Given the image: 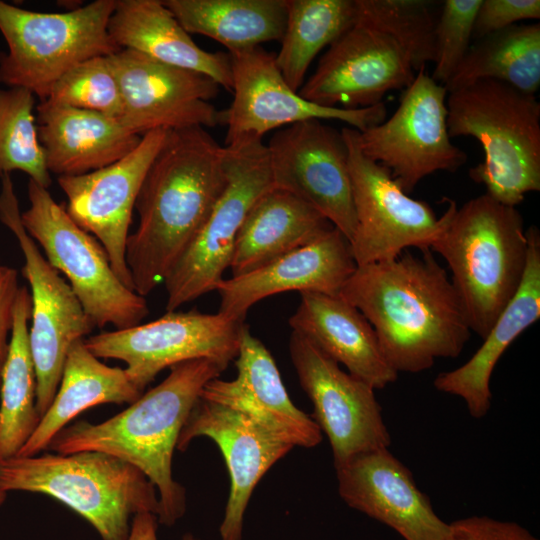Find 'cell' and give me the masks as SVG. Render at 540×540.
Returning a JSON list of instances; mask_svg holds the SVG:
<instances>
[{"label": "cell", "mask_w": 540, "mask_h": 540, "mask_svg": "<svg viewBox=\"0 0 540 540\" xmlns=\"http://www.w3.org/2000/svg\"><path fill=\"white\" fill-rule=\"evenodd\" d=\"M357 266L340 295L368 320L387 362L399 374L419 373L438 358H456L469 328L446 271L431 250Z\"/></svg>", "instance_id": "cell-1"}, {"label": "cell", "mask_w": 540, "mask_h": 540, "mask_svg": "<svg viewBox=\"0 0 540 540\" xmlns=\"http://www.w3.org/2000/svg\"><path fill=\"white\" fill-rule=\"evenodd\" d=\"M116 0H96L74 10L36 12L0 1V83L45 100L52 85L79 63L120 49L108 33Z\"/></svg>", "instance_id": "cell-7"}, {"label": "cell", "mask_w": 540, "mask_h": 540, "mask_svg": "<svg viewBox=\"0 0 540 540\" xmlns=\"http://www.w3.org/2000/svg\"><path fill=\"white\" fill-rule=\"evenodd\" d=\"M43 101L119 119L122 98L110 56L93 57L70 69L52 85Z\"/></svg>", "instance_id": "cell-36"}, {"label": "cell", "mask_w": 540, "mask_h": 540, "mask_svg": "<svg viewBox=\"0 0 540 540\" xmlns=\"http://www.w3.org/2000/svg\"><path fill=\"white\" fill-rule=\"evenodd\" d=\"M0 221L14 234L25 260L23 274L32 302L29 345L36 374V408L42 417L57 392L70 347L95 326L70 285L26 232L10 174L1 177Z\"/></svg>", "instance_id": "cell-10"}, {"label": "cell", "mask_w": 540, "mask_h": 540, "mask_svg": "<svg viewBox=\"0 0 540 540\" xmlns=\"http://www.w3.org/2000/svg\"><path fill=\"white\" fill-rule=\"evenodd\" d=\"M266 147L273 186L311 205L350 242L356 215L341 131L321 120L297 122L276 131Z\"/></svg>", "instance_id": "cell-15"}, {"label": "cell", "mask_w": 540, "mask_h": 540, "mask_svg": "<svg viewBox=\"0 0 540 540\" xmlns=\"http://www.w3.org/2000/svg\"><path fill=\"white\" fill-rule=\"evenodd\" d=\"M167 134L166 130L147 132L132 152L113 164L86 174L57 178L67 198L69 216L102 244L115 274L132 290L126 263L132 213L146 173Z\"/></svg>", "instance_id": "cell-19"}, {"label": "cell", "mask_w": 540, "mask_h": 540, "mask_svg": "<svg viewBox=\"0 0 540 540\" xmlns=\"http://www.w3.org/2000/svg\"><path fill=\"white\" fill-rule=\"evenodd\" d=\"M447 95L444 85L419 70L395 112L358 132L362 153L386 167L406 193L426 176L455 172L467 161V154L450 140Z\"/></svg>", "instance_id": "cell-13"}, {"label": "cell", "mask_w": 540, "mask_h": 540, "mask_svg": "<svg viewBox=\"0 0 540 540\" xmlns=\"http://www.w3.org/2000/svg\"><path fill=\"white\" fill-rule=\"evenodd\" d=\"M28 199L29 208L21 213L26 232L42 247L49 264L65 275L94 326L125 329L140 324L149 313L146 299L121 282L102 244L31 179Z\"/></svg>", "instance_id": "cell-8"}, {"label": "cell", "mask_w": 540, "mask_h": 540, "mask_svg": "<svg viewBox=\"0 0 540 540\" xmlns=\"http://www.w3.org/2000/svg\"><path fill=\"white\" fill-rule=\"evenodd\" d=\"M450 138L470 136L484 159L470 178L501 204L516 207L527 193L540 190V103L496 80L486 79L448 93Z\"/></svg>", "instance_id": "cell-5"}, {"label": "cell", "mask_w": 540, "mask_h": 540, "mask_svg": "<svg viewBox=\"0 0 540 540\" xmlns=\"http://www.w3.org/2000/svg\"><path fill=\"white\" fill-rule=\"evenodd\" d=\"M486 79L536 95L540 87L539 22L515 24L478 39L444 87L450 93Z\"/></svg>", "instance_id": "cell-32"}, {"label": "cell", "mask_w": 540, "mask_h": 540, "mask_svg": "<svg viewBox=\"0 0 540 540\" xmlns=\"http://www.w3.org/2000/svg\"><path fill=\"white\" fill-rule=\"evenodd\" d=\"M245 325L219 312L175 310L146 324L89 336L84 343L99 359L125 362L127 376L143 393L162 370L185 361L205 358L227 368Z\"/></svg>", "instance_id": "cell-12"}, {"label": "cell", "mask_w": 540, "mask_h": 540, "mask_svg": "<svg viewBox=\"0 0 540 540\" xmlns=\"http://www.w3.org/2000/svg\"><path fill=\"white\" fill-rule=\"evenodd\" d=\"M35 95L21 87L0 88V177L21 171L48 189L50 173L39 141Z\"/></svg>", "instance_id": "cell-34"}, {"label": "cell", "mask_w": 540, "mask_h": 540, "mask_svg": "<svg viewBox=\"0 0 540 540\" xmlns=\"http://www.w3.org/2000/svg\"><path fill=\"white\" fill-rule=\"evenodd\" d=\"M169 375L122 412L101 423L63 428L49 448L58 454L98 451L135 466L153 483L158 523L172 526L186 510L185 489L173 479L172 458L180 432L205 384L226 369L210 359L169 368Z\"/></svg>", "instance_id": "cell-3"}, {"label": "cell", "mask_w": 540, "mask_h": 540, "mask_svg": "<svg viewBox=\"0 0 540 540\" xmlns=\"http://www.w3.org/2000/svg\"><path fill=\"white\" fill-rule=\"evenodd\" d=\"M356 16L355 0H287L286 26L275 62L291 89L299 91L317 54L348 30Z\"/></svg>", "instance_id": "cell-33"}, {"label": "cell", "mask_w": 540, "mask_h": 540, "mask_svg": "<svg viewBox=\"0 0 540 540\" xmlns=\"http://www.w3.org/2000/svg\"><path fill=\"white\" fill-rule=\"evenodd\" d=\"M108 33L119 49L204 74L232 91L229 53L201 49L163 1L116 0Z\"/></svg>", "instance_id": "cell-27"}, {"label": "cell", "mask_w": 540, "mask_h": 540, "mask_svg": "<svg viewBox=\"0 0 540 540\" xmlns=\"http://www.w3.org/2000/svg\"><path fill=\"white\" fill-rule=\"evenodd\" d=\"M356 20L390 36L415 72L435 60L437 18L428 0H355Z\"/></svg>", "instance_id": "cell-35"}, {"label": "cell", "mask_w": 540, "mask_h": 540, "mask_svg": "<svg viewBox=\"0 0 540 540\" xmlns=\"http://www.w3.org/2000/svg\"><path fill=\"white\" fill-rule=\"evenodd\" d=\"M36 123L49 173L86 174L125 157L141 137L101 113L39 102Z\"/></svg>", "instance_id": "cell-26"}, {"label": "cell", "mask_w": 540, "mask_h": 540, "mask_svg": "<svg viewBox=\"0 0 540 540\" xmlns=\"http://www.w3.org/2000/svg\"><path fill=\"white\" fill-rule=\"evenodd\" d=\"M482 0H445L435 28L432 78L444 85L466 56Z\"/></svg>", "instance_id": "cell-37"}, {"label": "cell", "mask_w": 540, "mask_h": 540, "mask_svg": "<svg viewBox=\"0 0 540 540\" xmlns=\"http://www.w3.org/2000/svg\"><path fill=\"white\" fill-rule=\"evenodd\" d=\"M527 262L520 286L483 339L482 345L460 367L439 373L436 390L460 397L471 417L481 419L490 410V379L510 344L540 317V232L526 230Z\"/></svg>", "instance_id": "cell-24"}, {"label": "cell", "mask_w": 540, "mask_h": 540, "mask_svg": "<svg viewBox=\"0 0 540 540\" xmlns=\"http://www.w3.org/2000/svg\"><path fill=\"white\" fill-rule=\"evenodd\" d=\"M237 376L210 380L200 397L235 409L293 447L313 448L322 432L311 416L291 401L276 363L245 325L235 358Z\"/></svg>", "instance_id": "cell-23"}, {"label": "cell", "mask_w": 540, "mask_h": 540, "mask_svg": "<svg viewBox=\"0 0 540 540\" xmlns=\"http://www.w3.org/2000/svg\"><path fill=\"white\" fill-rule=\"evenodd\" d=\"M142 394L125 369L102 363L89 351L84 340H79L67 353L51 405L17 456L40 454L72 419L86 409L105 403L131 404Z\"/></svg>", "instance_id": "cell-29"}, {"label": "cell", "mask_w": 540, "mask_h": 540, "mask_svg": "<svg viewBox=\"0 0 540 540\" xmlns=\"http://www.w3.org/2000/svg\"><path fill=\"white\" fill-rule=\"evenodd\" d=\"M415 75L395 40L356 20L328 47L298 93L322 106L366 108L382 103L389 91L407 88Z\"/></svg>", "instance_id": "cell-18"}, {"label": "cell", "mask_w": 540, "mask_h": 540, "mask_svg": "<svg viewBox=\"0 0 540 540\" xmlns=\"http://www.w3.org/2000/svg\"><path fill=\"white\" fill-rule=\"evenodd\" d=\"M358 130L343 127L356 229L350 248L357 266L393 260L407 248L430 250L443 232L452 201L440 218L420 200L411 198L390 171L360 150Z\"/></svg>", "instance_id": "cell-11"}, {"label": "cell", "mask_w": 540, "mask_h": 540, "mask_svg": "<svg viewBox=\"0 0 540 540\" xmlns=\"http://www.w3.org/2000/svg\"><path fill=\"white\" fill-rule=\"evenodd\" d=\"M7 493L0 490V506L5 502Z\"/></svg>", "instance_id": "cell-42"}, {"label": "cell", "mask_w": 540, "mask_h": 540, "mask_svg": "<svg viewBox=\"0 0 540 540\" xmlns=\"http://www.w3.org/2000/svg\"><path fill=\"white\" fill-rule=\"evenodd\" d=\"M31 307L30 292L20 287L0 378V461L18 455L41 419L36 408V374L29 345Z\"/></svg>", "instance_id": "cell-31"}, {"label": "cell", "mask_w": 540, "mask_h": 540, "mask_svg": "<svg viewBox=\"0 0 540 540\" xmlns=\"http://www.w3.org/2000/svg\"><path fill=\"white\" fill-rule=\"evenodd\" d=\"M444 540H539L522 525L488 516H470L448 525Z\"/></svg>", "instance_id": "cell-39"}, {"label": "cell", "mask_w": 540, "mask_h": 540, "mask_svg": "<svg viewBox=\"0 0 540 540\" xmlns=\"http://www.w3.org/2000/svg\"><path fill=\"white\" fill-rule=\"evenodd\" d=\"M226 183L225 148L205 128L168 131L138 193L139 222L126 242L136 293L144 297L165 281Z\"/></svg>", "instance_id": "cell-2"}, {"label": "cell", "mask_w": 540, "mask_h": 540, "mask_svg": "<svg viewBox=\"0 0 540 540\" xmlns=\"http://www.w3.org/2000/svg\"><path fill=\"white\" fill-rule=\"evenodd\" d=\"M335 470L339 495L349 507L405 540H444L449 523L436 514L412 472L389 448L360 453Z\"/></svg>", "instance_id": "cell-21"}, {"label": "cell", "mask_w": 540, "mask_h": 540, "mask_svg": "<svg viewBox=\"0 0 540 540\" xmlns=\"http://www.w3.org/2000/svg\"><path fill=\"white\" fill-rule=\"evenodd\" d=\"M289 352L299 383L313 404L311 417L330 442L335 468L360 453L389 448L391 436L371 385L344 372L294 331Z\"/></svg>", "instance_id": "cell-16"}, {"label": "cell", "mask_w": 540, "mask_h": 540, "mask_svg": "<svg viewBox=\"0 0 540 540\" xmlns=\"http://www.w3.org/2000/svg\"><path fill=\"white\" fill-rule=\"evenodd\" d=\"M214 441L223 454L230 491L220 525L221 540H241L250 497L264 474L293 446L228 406L199 397L180 432L177 449L196 437Z\"/></svg>", "instance_id": "cell-20"}, {"label": "cell", "mask_w": 540, "mask_h": 540, "mask_svg": "<svg viewBox=\"0 0 540 540\" xmlns=\"http://www.w3.org/2000/svg\"><path fill=\"white\" fill-rule=\"evenodd\" d=\"M430 250L447 262L469 328L484 339L524 275L528 241L521 213L486 193L460 208L452 201Z\"/></svg>", "instance_id": "cell-4"}, {"label": "cell", "mask_w": 540, "mask_h": 540, "mask_svg": "<svg viewBox=\"0 0 540 540\" xmlns=\"http://www.w3.org/2000/svg\"><path fill=\"white\" fill-rule=\"evenodd\" d=\"M539 18V0H482L475 18L473 38L478 40L519 21Z\"/></svg>", "instance_id": "cell-38"}, {"label": "cell", "mask_w": 540, "mask_h": 540, "mask_svg": "<svg viewBox=\"0 0 540 540\" xmlns=\"http://www.w3.org/2000/svg\"><path fill=\"white\" fill-rule=\"evenodd\" d=\"M157 523V517L153 513L140 512L135 514L127 540H158ZM182 540H195V538L187 534Z\"/></svg>", "instance_id": "cell-41"}, {"label": "cell", "mask_w": 540, "mask_h": 540, "mask_svg": "<svg viewBox=\"0 0 540 540\" xmlns=\"http://www.w3.org/2000/svg\"><path fill=\"white\" fill-rule=\"evenodd\" d=\"M228 53L233 100L222 111V125L227 128L225 145L246 136L262 138L271 130L307 120H337L362 132L386 119L384 102L347 109L304 99L284 80L275 55L262 46Z\"/></svg>", "instance_id": "cell-14"}, {"label": "cell", "mask_w": 540, "mask_h": 540, "mask_svg": "<svg viewBox=\"0 0 540 540\" xmlns=\"http://www.w3.org/2000/svg\"><path fill=\"white\" fill-rule=\"evenodd\" d=\"M110 59L122 98L118 120L131 132L143 136L154 130L222 125V111L209 102L220 86L210 77L129 49Z\"/></svg>", "instance_id": "cell-17"}, {"label": "cell", "mask_w": 540, "mask_h": 540, "mask_svg": "<svg viewBox=\"0 0 540 540\" xmlns=\"http://www.w3.org/2000/svg\"><path fill=\"white\" fill-rule=\"evenodd\" d=\"M289 325L375 390L398 378L384 357L371 324L340 294L300 293V303L289 318Z\"/></svg>", "instance_id": "cell-25"}, {"label": "cell", "mask_w": 540, "mask_h": 540, "mask_svg": "<svg viewBox=\"0 0 540 540\" xmlns=\"http://www.w3.org/2000/svg\"><path fill=\"white\" fill-rule=\"evenodd\" d=\"M357 265L348 239L335 227L249 273L222 279L219 313L244 321L258 301L283 292L340 294Z\"/></svg>", "instance_id": "cell-22"}, {"label": "cell", "mask_w": 540, "mask_h": 540, "mask_svg": "<svg viewBox=\"0 0 540 540\" xmlns=\"http://www.w3.org/2000/svg\"><path fill=\"white\" fill-rule=\"evenodd\" d=\"M333 227L302 199L273 187L252 204L239 228L229 266L232 276L308 245Z\"/></svg>", "instance_id": "cell-28"}, {"label": "cell", "mask_w": 540, "mask_h": 540, "mask_svg": "<svg viewBox=\"0 0 540 540\" xmlns=\"http://www.w3.org/2000/svg\"><path fill=\"white\" fill-rule=\"evenodd\" d=\"M227 183L202 227L163 282L166 310L216 290L230 266L239 228L252 204L273 188L266 144L243 137L225 145Z\"/></svg>", "instance_id": "cell-9"}, {"label": "cell", "mask_w": 540, "mask_h": 540, "mask_svg": "<svg viewBox=\"0 0 540 540\" xmlns=\"http://www.w3.org/2000/svg\"><path fill=\"white\" fill-rule=\"evenodd\" d=\"M20 286L14 268L0 266V378L7 358L12 331L14 305Z\"/></svg>", "instance_id": "cell-40"}, {"label": "cell", "mask_w": 540, "mask_h": 540, "mask_svg": "<svg viewBox=\"0 0 540 540\" xmlns=\"http://www.w3.org/2000/svg\"><path fill=\"white\" fill-rule=\"evenodd\" d=\"M189 34H201L224 45L228 52L268 41H281L287 0H165Z\"/></svg>", "instance_id": "cell-30"}, {"label": "cell", "mask_w": 540, "mask_h": 540, "mask_svg": "<svg viewBox=\"0 0 540 540\" xmlns=\"http://www.w3.org/2000/svg\"><path fill=\"white\" fill-rule=\"evenodd\" d=\"M0 490L50 496L82 516L103 540H127L132 515L159 509L153 483L135 466L98 451L0 461Z\"/></svg>", "instance_id": "cell-6"}]
</instances>
